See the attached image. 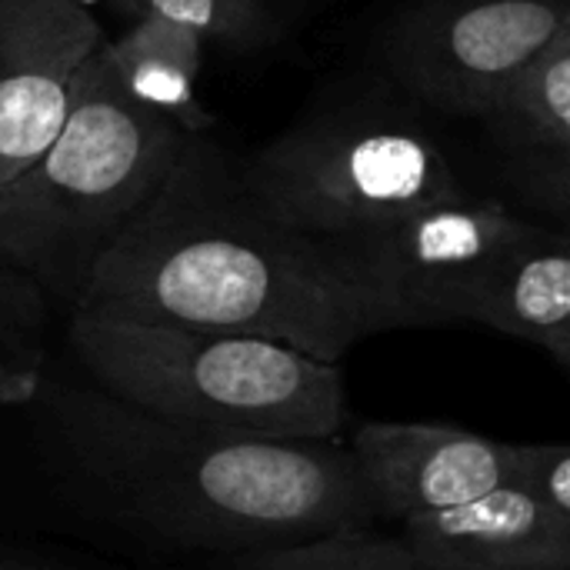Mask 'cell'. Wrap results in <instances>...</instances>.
<instances>
[{
  "label": "cell",
  "mask_w": 570,
  "mask_h": 570,
  "mask_svg": "<svg viewBox=\"0 0 570 570\" xmlns=\"http://www.w3.org/2000/svg\"><path fill=\"white\" fill-rule=\"evenodd\" d=\"M70 311L250 334L331 364L391 331L347 250L264 214L200 137L97 254Z\"/></svg>",
  "instance_id": "1"
},
{
  "label": "cell",
  "mask_w": 570,
  "mask_h": 570,
  "mask_svg": "<svg viewBox=\"0 0 570 570\" xmlns=\"http://www.w3.org/2000/svg\"><path fill=\"white\" fill-rule=\"evenodd\" d=\"M70 488L114 524L187 551L247 554L371 528L337 441H284L154 417L94 384L33 394Z\"/></svg>",
  "instance_id": "2"
},
{
  "label": "cell",
  "mask_w": 570,
  "mask_h": 570,
  "mask_svg": "<svg viewBox=\"0 0 570 570\" xmlns=\"http://www.w3.org/2000/svg\"><path fill=\"white\" fill-rule=\"evenodd\" d=\"M67 341L94 387L164 421L284 441H337L347 421L341 364L277 341L94 311H70Z\"/></svg>",
  "instance_id": "3"
},
{
  "label": "cell",
  "mask_w": 570,
  "mask_h": 570,
  "mask_svg": "<svg viewBox=\"0 0 570 570\" xmlns=\"http://www.w3.org/2000/svg\"><path fill=\"white\" fill-rule=\"evenodd\" d=\"M104 43L57 137L0 187V261L67 304L190 140L120 87Z\"/></svg>",
  "instance_id": "4"
},
{
  "label": "cell",
  "mask_w": 570,
  "mask_h": 570,
  "mask_svg": "<svg viewBox=\"0 0 570 570\" xmlns=\"http://www.w3.org/2000/svg\"><path fill=\"white\" fill-rule=\"evenodd\" d=\"M237 177L277 224L331 244L471 194L448 147L391 104L317 110L261 147Z\"/></svg>",
  "instance_id": "5"
},
{
  "label": "cell",
  "mask_w": 570,
  "mask_h": 570,
  "mask_svg": "<svg viewBox=\"0 0 570 570\" xmlns=\"http://www.w3.org/2000/svg\"><path fill=\"white\" fill-rule=\"evenodd\" d=\"M531 230L534 220L508 204L468 194L337 247L384 304L391 331L448 327L471 324L481 294Z\"/></svg>",
  "instance_id": "6"
},
{
  "label": "cell",
  "mask_w": 570,
  "mask_h": 570,
  "mask_svg": "<svg viewBox=\"0 0 570 570\" xmlns=\"http://www.w3.org/2000/svg\"><path fill=\"white\" fill-rule=\"evenodd\" d=\"M564 30L568 0H428L397 17L384 57L428 107L478 117Z\"/></svg>",
  "instance_id": "7"
},
{
  "label": "cell",
  "mask_w": 570,
  "mask_h": 570,
  "mask_svg": "<svg viewBox=\"0 0 570 570\" xmlns=\"http://www.w3.org/2000/svg\"><path fill=\"white\" fill-rule=\"evenodd\" d=\"M104 40L80 0H0V187L57 137Z\"/></svg>",
  "instance_id": "8"
},
{
  "label": "cell",
  "mask_w": 570,
  "mask_h": 570,
  "mask_svg": "<svg viewBox=\"0 0 570 570\" xmlns=\"http://www.w3.org/2000/svg\"><path fill=\"white\" fill-rule=\"evenodd\" d=\"M347 451L374 518L384 521L454 508L514 484V441L461 428L367 421Z\"/></svg>",
  "instance_id": "9"
},
{
  "label": "cell",
  "mask_w": 570,
  "mask_h": 570,
  "mask_svg": "<svg viewBox=\"0 0 570 570\" xmlns=\"http://www.w3.org/2000/svg\"><path fill=\"white\" fill-rule=\"evenodd\" d=\"M397 524V541L431 570H570V518L518 484Z\"/></svg>",
  "instance_id": "10"
},
{
  "label": "cell",
  "mask_w": 570,
  "mask_h": 570,
  "mask_svg": "<svg viewBox=\"0 0 570 570\" xmlns=\"http://www.w3.org/2000/svg\"><path fill=\"white\" fill-rule=\"evenodd\" d=\"M511 187L541 214L570 210V30L558 33L481 114Z\"/></svg>",
  "instance_id": "11"
},
{
  "label": "cell",
  "mask_w": 570,
  "mask_h": 570,
  "mask_svg": "<svg viewBox=\"0 0 570 570\" xmlns=\"http://www.w3.org/2000/svg\"><path fill=\"white\" fill-rule=\"evenodd\" d=\"M471 324H484L514 341L534 344L561 367L570 364V250L558 227L534 230L508 254L488 291L481 294Z\"/></svg>",
  "instance_id": "12"
},
{
  "label": "cell",
  "mask_w": 570,
  "mask_h": 570,
  "mask_svg": "<svg viewBox=\"0 0 570 570\" xmlns=\"http://www.w3.org/2000/svg\"><path fill=\"white\" fill-rule=\"evenodd\" d=\"M204 47L207 37L200 30L150 10L137 13L134 27L120 40L104 43L120 87L134 100L170 117L187 137H204L214 124L197 97Z\"/></svg>",
  "instance_id": "13"
},
{
  "label": "cell",
  "mask_w": 570,
  "mask_h": 570,
  "mask_svg": "<svg viewBox=\"0 0 570 570\" xmlns=\"http://www.w3.org/2000/svg\"><path fill=\"white\" fill-rule=\"evenodd\" d=\"M43 364V291L0 261V407L33 401Z\"/></svg>",
  "instance_id": "14"
},
{
  "label": "cell",
  "mask_w": 570,
  "mask_h": 570,
  "mask_svg": "<svg viewBox=\"0 0 570 570\" xmlns=\"http://www.w3.org/2000/svg\"><path fill=\"white\" fill-rule=\"evenodd\" d=\"M230 570H431L411 558L397 538H377L367 528L234 554Z\"/></svg>",
  "instance_id": "15"
},
{
  "label": "cell",
  "mask_w": 570,
  "mask_h": 570,
  "mask_svg": "<svg viewBox=\"0 0 570 570\" xmlns=\"http://www.w3.org/2000/svg\"><path fill=\"white\" fill-rule=\"evenodd\" d=\"M144 10L187 23L207 40L230 47H257L271 37L264 0H137V13Z\"/></svg>",
  "instance_id": "16"
},
{
  "label": "cell",
  "mask_w": 570,
  "mask_h": 570,
  "mask_svg": "<svg viewBox=\"0 0 570 570\" xmlns=\"http://www.w3.org/2000/svg\"><path fill=\"white\" fill-rule=\"evenodd\" d=\"M514 484L538 498L554 514L570 518V448L568 444H518Z\"/></svg>",
  "instance_id": "17"
},
{
  "label": "cell",
  "mask_w": 570,
  "mask_h": 570,
  "mask_svg": "<svg viewBox=\"0 0 570 570\" xmlns=\"http://www.w3.org/2000/svg\"><path fill=\"white\" fill-rule=\"evenodd\" d=\"M0 570H50V568L30 564V561H13V558H3V554H0Z\"/></svg>",
  "instance_id": "18"
},
{
  "label": "cell",
  "mask_w": 570,
  "mask_h": 570,
  "mask_svg": "<svg viewBox=\"0 0 570 570\" xmlns=\"http://www.w3.org/2000/svg\"><path fill=\"white\" fill-rule=\"evenodd\" d=\"M83 7H94V3H117L120 10H134L137 13V0H80Z\"/></svg>",
  "instance_id": "19"
}]
</instances>
